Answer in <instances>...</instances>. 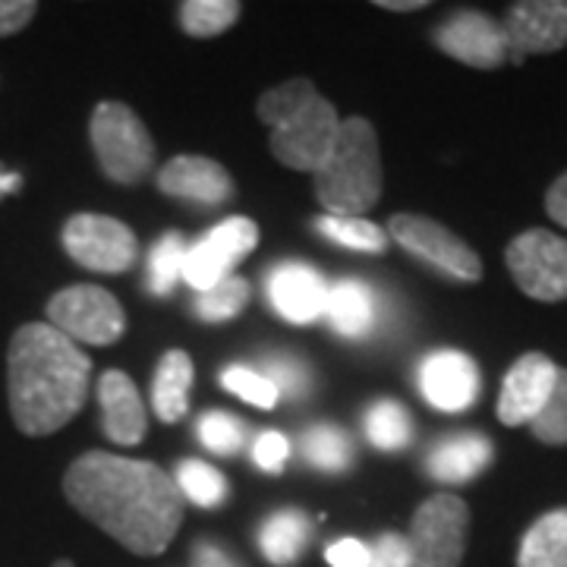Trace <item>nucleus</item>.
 <instances>
[{"label": "nucleus", "instance_id": "2eb2a0df", "mask_svg": "<svg viewBox=\"0 0 567 567\" xmlns=\"http://www.w3.org/2000/svg\"><path fill=\"white\" fill-rule=\"evenodd\" d=\"M420 391L442 413H461L480 398V369L461 350H435L420 365Z\"/></svg>", "mask_w": 567, "mask_h": 567}, {"label": "nucleus", "instance_id": "e433bc0d", "mask_svg": "<svg viewBox=\"0 0 567 567\" xmlns=\"http://www.w3.org/2000/svg\"><path fill=\"white\" fill-rule=\"evenodd\" d=\"M39 13V3L32 0H0V35H13L25 29Z\"/></svg>", "mask_w": 567, "mask_h": 567}, {"label": "nucleus", "instance_id": "a878e982", "mask_svg": "<svg viewBox=\"0 0 567 567\" xmlns=\"http://www.w3.org/2000/svg\"><path fill=\"white\" fill-rule=\"evenodd\" d=\"M316 230L328 237L331 244L347 246V249H357V252H385L388 249V234L379 224L365 221V218H334V215H324L316 221Z\"/></svg>", "mask_w": 567, "mask_h": 567}, {"label": "nucleus", "instance_id": "4be33fe9", "mask_svg": "<svg viewBox=\"0 0 567 567\" xmlns=\"http://www.w3.org/2000/svg\"><path fill=\"white\" fill-rule=\"evenodd\" d=\"M517 567H567V507L548 511L524 533Z\"/></svg>", "mask_w": 567, "mask_h": 567}, {"label": "nucleus", "instance_id": "f8f14e48", "mask_svg": "<svg viewBox=\"0 0 567 567\" xmlns=\"http://www.w3.org/2000/svg\"><path fill=\"white\" fill-rule=\"evenodd\" d=\"M435 44L447 58L476 66V70H498L511 58L502 22H495L480 10H461L432 32Z\"/></svg>", "mask_w": 567, "mask_h": 567}, {"label": "nucleus", "instance_id": "37998d69", "mask_svg": "<svg viewBox=\"0 0 567 567\" xmlns=\"http://www.w3.org/2000/svg\"><path fill=\"white\" fill-rule=\"evenodd\" d=\"M54 567H73V561H58V565Z\"/></svg>", "mask_w": 567, "mask_h": 567}, {"label": "nucleus", "instance_id": "9d476101", "mask_svg": "<svg viewBox=\"0 0 567 567\" xmlns=\"http://www.w3.org/2000/svg\"><path fill=\"white\" fill-rule=\"evenodd\" d=\"M388 230H391V240H398L410 256L439 268L447 278L461 284H476L483 278V259L454 230H447L445 224L432 221L425 215L401 212L391 218Z\"/></svg>", "mask_w": 567, "mask_h": 567}, {"label": "nucleus", "instance_id": "6ab92c4d", "mask_svg": "<svg viewBox=\"0 0 567 567\" xmlns=\"http://www.w3.org/2000/svg\"><path fill=\"white\" fill-rule=\"evenodd\" d=\"M492 457H495V447L486 435L466 432V435H451L442 445L432 447L425 466H429L432 480L461 486V483H470L473 476H480L492 464Z\"/></svg>", "mask_w": 567, "mask_h": 567}, {"label": "nucleus", "instance_id": "20e7f679", "mask_svg": "<svg viewBox=\"0 0 567 567\" xmlns=\"http://www.w3.org/2000/svg\"><path fill=\"white\" fill-rule=\"evenodd\" d=\"M316 177V196L334 218H360L382 196V155L375 126L363 117L341 121L338 140L331 145Z\"/></svg>", "mask_w": 567, "mask_h": 567}, {"label": "nucleus", "instance_id": "7ed1b4c3", "mask_svg": "<svg viewBox=\"0 0 567 567\" xmlns=\"http://www.w3.org/2000/svg\"><path fill=\"white\" fill-rule=\"evenodd\" d=\"M259 121L271 130V155L293 171L316 174L338 140L341 117L309 80H290L259 99Z\"/></svg>", "mask_w": 567, "mask_h": 567}, {"label": "nucleus", "instance_id": "a19ab883", "mask_svg": "<svg viewBox=\"0 0 567 567\" xmlns=\"http://www.w3.org/2000/svg\"><path fill=\"white\" fill-rule=\"evenodd\" d=\"M379 7H385L391 13H404V10H423L425 0H379Z\"/></svg>", "mask_w": 567, "mask_h": 567}, {"label": "nucleus", "instance_id": "72a5a7b5", "mask_svg": "<svg viewBox=\"0 0 567 567\" xmlns=\"http://www.w3.org/2000/svg\"><path fill=\"white\" fill-rule=\"evenodd\" d=\"M268 382L278 388V394H287V398H303L312 385L306 365L290 360V357H271L268 360Z\"/></svg>", "mask_w": 567, "mask_h": 567}, {"label": "nucleus", "instance_id": "6e6552de", "mask_svg": "<svg viewBox=\"0 0 567 567\" xmlns=\"http://www.w3.org/2000/svg\"><path fill=\"white\" fill-rule=\"evenodd\" d=\"M507 271L514 284L539 303H561L567 300V240L533 227L514 237L505 252Z\"/></svg>", "mask_w": 567, "mask_h": 567}, {"label": "nucleus", "instance_id": "b1692460", "mask_svg": "<svg viewBox=\"0 0 567 567\" xmlns=\"http://www.w3.org/2000/svg\"><path fill=\"white\" fill-rule=\"evenodd\" d=\"M365 435L379 451H401L413 439L410 413L398 401H375L365 410Z\"/></svg>", "mask_w": 567, "mask_h": 567}, {"label": "nucleus", "instance_id": "58836bf2", "mask_svg": "<svg viewBox=\"0 0 567 567\" xmlns=\"http://www.w3.org/2000/svg\"><path fill=\"white\" fill-rule=\"evenodd\" d=\"M546 212L551 215V221H558L561 227H567V174H561L558 181L548 186Z\"/></svg>", "mask_w": 567, "mask_h": 567}, {"label": "nucleus", "instance_id": "2f4dec72", "mask_svg": "<svg viewBox=\"0 0 567 567\" xmlns=\"http://www.w3.org/2000/svg\"><path fill=\"white\" fill-rule=\"evenodd\" d=\"M221 385L234 398H240V401L252 406H262V410H271V406L278 404V398H281L278 388L268 382V375L252 372L246 365H227L221 372Z\"/></svg>", "mask_w": 567, "mask_h": 567}, {"label": "nucleus", "instance_id": "c756f323", "mask_svg": "<svg viewBox=\"0 0 567 567\" xmlns=\"http://www.w3.org/2000/svg\"><path fill=\"white\" fill-rule=\"evenodd\" d=\"M350 439L338 425H316L306 432V457L324 473H341L350 464Z\"/></svg>", "mask_w": 567, "mask_h": 567}, {"label": "nucleus", "instance_id": "9b49d317", "mask_svg": "<svg viewBox=\"0 0 567 567\" xmlns=\"http://www.w3.org/2000/svg\"><path fill=\"white\" fill-rule=\"evenodd\" d=\"M259 244V227L244 215L227 218L215 230H208L203 240L186 249V262H183V281L193 290H208L230 275V268L249 256Z\"/></svg>", "mask_w": 567, "mask_h": 567}, {"label": "nucleus", "instance_id": "5701e85b", "mask_svg": "<svg viewBox=\"0 0 567 567\" xmlns=\"http://www.w3.org/2000/svg\"><path fill=\"white\" fill-rule=\"evenodd\" d=\"M309 536H312V524L306 514L281 511L259 533V548L271 565L287 567L303 555V548L309 546Z\"/></svg>", "mask_w": 567, "mask_h": 567}, {"label": "nucleus", "instance_id": "0eeeda50", "mask_svg": "<svg viewBox=\"0 0 567 567\" xmlns=\"http://www.w3.org/2000/svg\"><path fill=\"white\" fill-rule=\"evenodd\" d=\"M48 324L58 328L73 344L107 347L123 338L126 316L111 290L76 284V287L58 290L48 300Z\"/></svg>", "mask_w": 567, "mask_h": 567}, {"label": "nucleus", "instance_id": "ea45409f", "mask_svg": "<svg viewBox=\"0 0 567 567\" xmlns=\"http://www.w3.org/2000/svg\"><path fill=\"white\" fill-rule=\"evenodd\" d=\"M193 558H196V567H244L237 565L221 546H215V543H199L196 551H193Z\"/></svg>", "mask_w": 567, "mask_h": 567}, {"label": "nucleus", "instance_id": "39448f33", "mask_svg": "<svg viewBox=\"0 0 567 567\" xmlns=\"http://www.w3.org/2000/svg\"><path fill=\"white\" fill-rule=\"evenodd\" d=\"M89 136L104 177L121 186L140 183L155 164V142L140 114L121 102H102L92 114Z\"/></svg>", "mask_w": 567, "mask_h": 567}, {"label": "nucleus", "instance_id": "bb28decb", "mask_svg": "<svg viewBox=\"0 0 567 567\" xmlns=\"http://www.w3.org/2000/svg\"><path fill=\"white\" fill-rule=\"evenodd\" d=\"M186 240L183 234L171 230L155 244L152 256H148V290L155 297H167L174 290V284L183 278V262H186Z\"/></svg>", "mask_w": 567, "mask_h": 567}, {"label": "nucleus", "instance_id": "4468645a", "mask_svg": "<svg viewBox=\"0 0 567 567\" xmlns=\"http://www.w3.org/2000/svg\"><path fill=\"white\" fill-rule=\"evenodd\" d=\"M558 379V365L546 353H524L507 369L498 394V420L505 425H529L546 406Z\"/></svg>", "mask_w": 567, "mask_h": 567}, {"label": "nucleus", "instance_id": "393cba45", "mask_svg": "<svg viewBox=\"0 0 567 567\" xmlns=\"http://www.w3.org/2000/svg\"><path fill=\"white\" fill-rule=\"evenodd\" d=\"M237 0H186L181 3V25L193 39H215L240 20Z\"/></svg>", "mask_w": 567, "mask_h": 567}, {"label": "nucleus", "instance_id": "f3484780", "mask_svg": "<svg viewBox=\"0 0 567 567\" xmlns=\"http://www.w3.org/2000/svg\"><path fill=\"white\" fill-rule=\"evenodd\" d=\"M268 300L284 322L309 324L324 316L328 284L303 262H284L268 271Z\"/></svg>", "mask_w": 567, "mask_h": 567}, {"label": "nucleus", "instance_id": "4c0bfd02", "mask_svg": "<svg viewBox=\"0 0 567 567\" xmlns=\"http://www.w3.org/2000/svg\"><path fill=\"white\" fill-rule=\"evenodd\" d=\"M406 561V539L401 533H385L372 546V561L369 567H404Z\"/></svg>", "mask_w": 567, "mask_h": 567}, {"label": "nucleus", "instance_id": "f03ea898", "mask_svg": "<svg viewBox=\"0 0 567 567\" xmlns=\"http://www.w3.org/2000/svg\"><path fill=\"white\" fill-rule=\"evenodd\" d=\"M92 360L48 322L22 324L7 350V398L25 435H51L89 398Z\"/></svg>", "mask_w": 567, "mask_h": 567}, {"label": "nucleus", "instance_id": "f257e3e1", "mask_svg": "<svg viewBox=\"0 0 567 567\" xmlns=\"http://www.w3.org/2000/svg\"><path fill=\"white\" fill-rule=\"evenodd\" d=\"M63 492L85 520L142 558L162 555L183 524L186 498L162 466L148 461L89 451L66 470Z\"/></svg>", "mask_w": 567, "mask_h": 567}, {"label": "nucleus", "instance_id": "79ce46f5", "mask_svg": "<svg viewBox=\"0 0 567 567\" xmlns=\"http://www.w3.org/2000/svg\"><path fill=\"white\" fill-rule=\"evenodd\" d=\"M17 189H20V177L0 167V196H7V193H17Z\"/></svg>", "mask_w": 567, "mask_h": 567}, {"label": "nucleus", "instance_id": "ddd939ff", "mask_svg": "<svg viewBox=\"0 0 567 567\" xmlns=\"http://www.w3.org/2000/svg\"><path fill=\"white\" fill-rule=\"evenodd\" d=\"M502 29L514 61H524L527 54H555L567 48V0L514 3Z\"/></svg>", "mask_w": 567, "mask_h": 567}, {"label": "nucleus", "instance_id": "1a4fd4ad", "mask_svg": "<svg viewBox=\"0 0 567 567\" xmlns=\"http://www.w3.org/2000/svg\"><path fill=\"white\" fill-rule=\"evenodd\" d=\"M63 249L76 265L102 275H123L140 256L136 234L126 224L92 212L73 215L63 224Z\"/></svg>", "mask_w": 567, "mask_h": 567}, {"label": "nucleus", "instance_id": "c9c22d12", "mask_svg": "<svg viewBox=\"0 0 567 567\" xmlns=\"http://www.w3.org/2000/svg\"><path fill=\"white\" fill-rule=\"evenodd\" d=\"M331 567H369L372 561V548L360 543V539H338L324 551Z\"/></svg>", "mask_w": 567, "mask_h": 567}, {"label": "nucleus", "instance_id": "412c9836", "mask_svg": "<svg viewBox=\"0 0 567 567\" xmlns=\"http://www.w3.org/2000/svg\"><path fill=\"white\" fill-rule=\"evenodd\" d=\"M196 369L186 350H167L155 372L152 385V404L162 423H177L189 410V391H193Z\"/></svg>", "mask_w": 567, "mask_h": 567}, {"label": "nucleus", "instance_id": "f704fd0d", "mask_svg": "<svg viewBox=\"0 0 567 567\" xmlns=\"http://www.w3.org/2000/svg\"><path fill=\"white\" fill-rule=\"evenodd\" d=\"M252 457H256V464L265 473H281L284 464H287V457H290V442L284 439L281 432H262L259 439H256V445H252Z\"/></svg>", "mask_w": 567, "mask_h": 567}, {"label": "nucleus", "instance_id": "473e14b6", "mask_svg": "<svg viewBox=\"0 0 567 567\" xmlns=\"http://www.w3.org/2000/svg\"><path fill=\"white\" fill-rule=\"evenodd\" d=\"M244 423L237 416L224 413V410H208L203 420H199V442L208 451H215V454H224V457L237 454L244 447Z\"/></svg>", "mask_w": 567, "mask_h": 567}, {"label": "nucleus", "instance_id": "423d86ee", "mask_svg": "<svg viewBox=\"0 0 567 567\" xmlns=\"http://www.w3.org/2000/svg\"><path fill=\"white\" fill-rule=\"evenodd\" d=\"M470 533V507L464 498L439 492L416 507L406 533L404 567H461Z\"/></svg>", "mask_w": 567, "mask_h": 567}, {"label": "nucleus", "instance_id": "a211bd4d", "mask_svg": "<svg viewBox=\"0 0 567 567\" xmlns=\"http://www.w3.org/2000/svg\"><path fill=\"white\" fill-rule=\"evenodd\" d=\"M99 404H102L104 435L117 445H140L145 439V404L140 398V388L121 369H107L99 382Z\"/></svg>", "mask_w": 567, "mask_h": 567}, {"label": "nucleus", "instance_id": "cd10ccee", "mask_svg": "<svg viewBox=\"0 0 567 567\" xmlns=\"http://www.w3.org/2000/svg\"><path fill=\"white\" fill-rule=\"evenodd\" d=\"M246 303H249V281L237 278V275H227L224 281L196 297V316L203 322H227V319L240 316Z\"/></svg>", "mask_w": 567, "mask_h": 567}, {"label": "nucleus", "instance_id": "aec40b11", "mask_svg": "<svg viewBox=\"0 0 567 567\" xmlns=\"http://www.w3.org/2000/svg\"><path fill=\"white\" fill-rule=\"evenodd\" d=\"M324 319L338 334H344L350 341H360L372 331L375 324V300L372 290L357 278H344V281L328 287V303H324Z\"/></svg>", "mask_w": 567, "mask_h": 567}, {"label": "nucleus", "instance_id": "7c9ffc66", "mask_svg": "<svg viewBox=\"0 0 567 567\" xmlns=\"http://www.w3.org/2000/svg\"><path fill=\"white\" fill-rule=\"evenodd\" d=\"M529 429L543 445H567V369H558L546 406L539 410Z\"/></svg>", "mask_w": 567, "mask_h": 567}, {"label": "nucleus", "instance_id": "c85d7f7f", "mask_svg": "<svg viewBox=\"0 0 567 567\" xmlns=\"http://www.w3.org/2000/svg\"><path fill=\"white\" fill-rule=\"evenodd\" d=\"M177 488L183 498H189L199 507H218L227 498V480L215 466L203 464V461H183L177 466Z\"/></svg>", "mask_w": 567, "mask_h": 567}, {"label": "nucleus", "instance_id": "dca6fc26", "mask_svg": "<svg viewBox=\"0 0 567 567\" xmlns=\"http://www.w3.org/2000/svg\"><path fill=\"white\" fill-rule=\"evenodd\" d=\"M158 189L164 196H174L183 203L215 208V205L234 199V177L215 158L177 155L158 171Z\"/></svg>", "mask_w": 567, "mask_h": 567}]
</instances>
